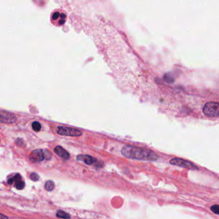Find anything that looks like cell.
Masks as SVG:
<instances>
[{
	"mask_svg": "<svg viewBox=\"0 0 219 219\" xmlns=\"http://www.w3.org/2000/svg\"><path fill=\"white\" fill-rule=\"evenodd\" d=\"M121 154L125 157L141 161H156L159 156L155 152L142 147L126 145L121 149Z\"/></svg>",
	"mask_w": 219,
	"mask_h": 219,
	"instance_id": "cell-1",
	"label": "cell"
},
{
	"mask_svg": "<svg viewBox=\"0 0 219 219\" xmlns=\"http://www.w3.org/2000/svg\"><path fill=\"white\" fill-rule=\"evenodd\" d=\"M202 111L207 117L217 118L219 116V104L215 102H207L204 105Z\"/></svg>",
	"mask_w": 219,
	"mask_h": 219,
	"instance_id": "cell-2",
	"label": "cell"
},
{
	"mask_svg": "<svg viewBox=\"0 0 219 219\" xmlns=\"http://www.w3.org/2000/svg\"><path fill=\"white\" fill-rule=\"evenodd\" d=\"M50 20L51 23L54 26H60L66 22V15L60 9L55 10L51 14Z\"/></svg>",
	"mask_w": 219,
	"mask_h": 219,
	"instance_id": "cell-3",
	"label": "cell"
},
{
	"mask_svg": "<svg viewBox=\"0 0 219 219\" xmlns=\"http://www.w3.org/2000/svg\"><path fill=\"white\" fill-rule=\"evenodd\" d=\"M57 132L61 136H80L82 135V131L75 128L59 126L57 129Z\"/></svg>",
	"mask_w": 219,
	"mask_h": 219,
	"instance_id": "cell-4",
	"label": "cell"
},
{
	"mask_svg": "<svg viewBox=\"0 0 219 219\" xmlns=\"http://www.w3.org/2000/svg\"><path fill=\"white\" fill-rule=\"evenodd\" d=\"M170 163L171 164L178 166H180V167L187 169L189 170L199 169V168H198L195 164H194L192 162L184 160L183 159H181V158H173L170 161Z\"/></svg>",
	"mask_w": 219,
	"mask_h": 219,
	"instance_id": "cell-5",
	"label": "cell"
},
{
	"mask_svg": "<svg viewBox=\"0 0 219 219\" xmlns=\"http://www.w3.org/2000/svg\"><path fill=\"white\" fill-rule=\"evenodd\" d=\"M17 120L14 114L5 111H0V122L13 123Z\"/></svg>",
	"mask_w": 219,
	"mask_h": 219,
	"instance_id": "cell-6",
	"label": "cell"
},
{
	"mask_svg": "<svg viewBox=\"0 0 219 219\" xmlns=\"http://www.w3.org/2000/svg\"><path fill=\"white\" fill-rule=\"evenodd\" d=\"M45 152L41 149L35 150L30 154V159L34 163L42 161L45 159Z\"/></svg>",
	"mask_w": 219,
	"mask_h": 219,
	"instance_id": "cell-7",
	"label": "cell"
},
{
	"mask_svg": "<svg viewBox=\"0 0 219 219\" xmlns=\"http://www.w3.org/2000/svg\"><path fill=\"white\" fill-rule=\"evenodd\" d=\"M77 159L79 161H84L87 164H95L98 161L96 158L88 155H79L77 156Z\"/></svg>",
	"mask_w": 219,
	"mask_h": 219,
	"instance_id": "cell-8",
	"label": "cell"
},
{
	"mask_svg": "<svg viewBox=\"0 0 219 219\" xmlns=\"http://www.w3.org/2000/svg\"><path fill=\"white\" fill-rule=\"evenodd\" d=\"M55 153L62 159H68L69 158V154L60 146H57L54 149Z\"/></svg>",
	"mask_w": 219,
	"mask_h": 219,
	"instance_id": "cell-9",
	"label": "cell"
},
{
	"mask_svg": "<svg viewBox=\"0 0 219 219\" xmlns=\"http://www.w3.org/2000/svg\"><path fill=\"white\" fill-rule=\"evenodd\" d=\"M13 179L16 183L15 186L16 187V188L17 190H22L24 188L25 183L21 180V176L19 174H17L13 177Z\"/></svg>",
	"mask_w": 219,
	"mask_h": 219,
	"instance_id": "cell-10",
	"label": "cell"
},
{
	"mask_svg": "<svg viewBox=\"0 0 219 219\" xmlns=\"http://www.w3.org/2000/svg\"><path fill=\"white\" fill-rule=\"evenodd\" d=\"M45 188L47 191H49V192L52 191L55 188V184L52 181H48L45 183Z\"/></svg>",
	"mask_w": 219,
	"mask_h": 219,
	"instance_id": "cell-11",
	"label": "cell"
},
{
	"mask_svg": "<svg viewBox=\"0 0 219 219\" xmlns=\"http://www.w3.org/2000/svg\"><path fill=\"white\" fill-rule=\"evenodd\" d=\"M57 217L59 218H69L71 217V216L68 213L63 211H59L57 213Z\"/></svg>",
	"mask_w": 219,
	"mask_h": 219,
	"instance_id": "cell-12",
	"label": "cell"
},
{
	"mask_svg": "<svg viewBox=\"0 0 219 219\" xmlns=\"http://www.w3.org/2000/svg\"><path fill=\"white\" fill-rule=\"evenodd\" d=\"M32 126L33 130L36 132H39L41 129V125L38 121H34L32 123Z\"/></svg>",
	"mask_w": 219,
	"mask_h": 219,
	"instance_id": "cell-13",
	"label": "cell"
},
{
	"mask_svg": "<svg viewBox=\"0 0 219 219\" xmlns=\"http://www.w3.org/2000/svg\"><path fill=\"white\" fill-rule=\"evenodd\" d=\"M211 210L212 212H213L214 213H215L216 215H218L219 214V207L218 205L215 204V205H213L211 207Z\"/></svg>",
	"mask_w": 219,
	"mask_h": 219,
	"instance_id": "cell-14",
	"label": "cell"
},
{
	"mask_svg": "<svg viewBox=\"0 0 219 219\" xmlns=\"http://www.w3.org/2000/svg\"><path fill=\"white\" fill-rule=\"evenodd\" d=\"M30 179H32L33 181H37L39 179V176L36 173H32L30 175Z\"/></svg>",
	"mask_w": 219,
	"mask_h": 219,
	"instance_id": "cell-15",
	"label": "cell"
},
{
	"mask_svg": "<svg viewBox=\"0 0 219 219\" xmlns=\"http://www.w3.org/2000/svg\"><path fill=\"white\" fill-rule=\"evenodd\" d=\"M14 179H13V178H11V179H10L8 181V183L9 184H13L14 183Z\"/></svg>",
	"mask_w": 219,
	"mask_h": 219,
	"instance_id": "cell-16",
	"label": "cell"
},
{
	"mask_svg": "<svg viewBox=\"0 0 219 219\" xmlns=\"http://www.w3.org/2000/svg\"><path fill=\"white\" fill-rule=\"evenodd\" d=\"M3 218H8V217L2 213H0V219H3Z\"/></svg>",
	"mask_w": 219,
	"mask_h": 219,
	"instance_id": "cell-17",
	"label": "cell"
}]
</instances>
